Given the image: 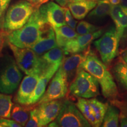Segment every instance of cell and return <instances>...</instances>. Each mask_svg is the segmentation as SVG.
Listing matches in <instances>:
<instances>
[{"label":"cell","instance_id":"obj_39","mask_svg":"<svg viewBox=\"0 0 127 127\" xmlns=\"http://www.w3.org/2000/svg\"><path fill=\"white\" fill-rule=\"evenodd\" d=\"M112 5H117L121 4V0H109Z\"/></svg>","mask_w":127,"mask_h":127},{"label":"cell","instance_id":"obj_13","mask_svg":"<svg viewBox=\"0 0 127 127\" xmlns=\"http://www.w3.org/2000/svg\"><path fill=\"white\" fill-rule=\"evenodd\" d=\"M58 47L54 30L50 25L45 24L42 28L39 38L30 48L39 56L43 55L48 51Z\"/></svg>","mask_w":127,"mask_h":127},{"label":"cell","instance_id":"obj_23","mask_svg":"<svg viewBox=\"0 0 127 127\" xmlns=\"http://www.w3.org/2000/svg\"><path fill=\"white\" fill-rule=\"evenodd\" d=\"M89 103L93 110L96 121V127H101L103 119L109 105L107 103H103L95 98L88 99Z\"/></svg>","mask_w":127,"mask_h":127},{"label":"cell","instance_id":"obj_34","mask_svg":"<svg viewBox=\"0 0 127 127\" xmlns=\"http://www.w3.org/2000/svg\"><path fill=\"white\" fill-rule=\"evenodd\" d=\"M31 3L35 8H39L41 5L47 2L50 0H25Z\"/></svg>","mask_w":127,"mask_h":127},{"label":"cell","instance_id":"obj_6","mask_svg":"<svg viewBox=\"0 0 127 127\" xmlns=\"http://www.w3.org/2000/svg\"><path fill=\"white\" fill-rule=\"evenodd\" d=\"M54 127H90L91 125L84 117L75 104L68 99L64 100L56 119L48 125Z\"/></svg>","mask_w":127,"mask_h":127},{"label":"cell","instance_id":"obj_17","mask_svg":"<svg viewBox=\"0 0 127 127\" xmlns=\"http://www.w3.org/2000/svg\"><path fill=\"white\" fill-rule=\"evenodd\" d=\"M89 51H84L80 53L73 54L71 56L63 60L61 66L67 75L68 82L74 79L75 77L78 68L86 58Z\"/></svg>","mask_w":127,"mask_h":127},{"label":"cell","instance_id":"obj_30","mask_svg":"<svg viewBox=\"0 0 127 127\" xmlns=\"http://www.w3.org/2000/svg\"><path fill=\"white\" fill-rule=\"evenodd\" d=\"M65 9V20L66 25L70 27L72 29L75 30L77 25V21L74 19L72 14L68 8H64Z\"/></svg>","mask_w":127,"mask_h":127},{"label":"cell","instance_id":"obj_22","mask_svg":"<svg viewBox=\"0 0 127 127\" xmlns=\"http://www.w3.org/2000/svg\"><path fill=\"white\" fill-rule=\"evenodd\" d=\"M53 29L55 32L57 45L61 48L64 47L68 41L78 35L75 30L67 25L60 27L53 28Z\"/></svg>","mask_w":127,"mask_h":127},{"label":"cell","instance_id":"obj_26","mask_svg":"<svg viewBox=\"0 0 127 127\" xmlns=\"http://www.w3.org/2000/svg\"><path fill=\"white\" fill-rule=\"evenodd\" d=\"M75 105L84 117L86 118L88 123L90 124L91 127H96L95 118L90 103H89L88 99L83 98H78L77 102Z\"/></svg>","mask_w":127,"mask_h":127},{"label":"cell","instance_id":"obj_21","mask_svg":"<svg viewBox=\"0 0 127 127\" xmlns=\"http://www.w3.org/2000/svg\"><path fill=\"white\" fill-rule=\"evenodd\" d=\"M112 73L120 88L127 91V63L122 57L112 67Z\"/></svg>","mask_w":127,"mask_h":127},{"label":"cell","instance_id":"obj_4","mask_svg":"<svg viewBox=\"0 0 127 127\" xmlns=\"http://www.w3.org/2000/svg\"><path fill=\"white\" fill-rule=\"evenodd\" d=\"M35 7L25 0L20 1L9 7L4 18L3 30L8 34L20 29L27 23Z\"/></svg>","mask_w":127,"mask_h":127},{"label":"cell","instance_id":"obj_12","mask_svg":"<svg viewBox=\"0 0 127 127\" xmlns=\"http://www.w3.org/2000/svg\"><path fill=\"white\" fill-rule=\"evenodd\" d=\"M103 34V30L98 31L85 35H78L75 38L66 42L63 50L64 54H77L87 50L90 44Z\"/></svg>","mask_w":127,"mask_h":127},{"label":"cell","instance_id":"obj_38","mask_svg":"<svg viewBox=\"0 0 127 127\" xmlns=\"http://www.w3.org/2000/svg\"><path fill=\"white\" fill-rule=\"evenodd\" d=\"M11 0H1V3H2V5L3 9H4V12H5L6 9H7L8 6V4L9 2H10Z\"/></svg>","mask_w":127,"mask_h":127},{"label":"cell","instance_id":"obj_8","mask_svg":"<svg viewBox=\"0 0 127 127\" xmlns=\"http://www.w3.org/2000/svg\"><path fill=\"white\" fill-rule=\"evenodd\" d=\"M119 40L115 27H112L94 41V45L99 52L101 61L109 65L118 55Z\"/></svg>","mask_w":127,"mask_h":127},{"label":"cell","instance_id":"obj_28","mask_svg":"<svg viewBox=\"0 0 127 127\" xmlns=\"http://www.w3.org/2000/svg\"><path fill=\"white\" fill-rule=\"evenodd\" d=\"M75 30L78 35H81L90 34L98 31L100 30V27L85 21H81L78 23Z\"/></svg>","mask_w":127,"mask_h":127},{"label":"cell","instance_id":"obj_7","mask_svg":"<svg viewBox=\"0 0 127 127\" xmlns=\"http://www.w3.org/2000/svg\"><path fill=\"white\" fill-rule=\"evenodd\" d=\"M8 45L13 53L17 65L26 75L33 73H40L44 71L43 65L38 55L30 48H21L8 42Z\"/></svg>","mask_w":127,"mask_h":127},{"label":"cell","instance_id":"obj_10","mask_svg":"<svg viewBox=\"0 0 127 127\" xmlns=\"http://www.w3.org/2000/svg\"><path fill=\"white\" fill-rule=\"evenodd\" d=\"M38 9L45 23L50 25L52 28L66 25L64 8L60 5L50 1L41 5Z\"/></svg>","mask_w":127,"mask_h":127},{"label":"cell","instance_id":"obj_9","mask_svg":"<svg viewBox=\"0 0 127 127\" xmlns=\"http://www.w3.org/2000/svg\"><path fill=\"white\" fill-rule=\"evenodd\" d=\"M68 84L67 75L61 65L37 104L45 101L63 99L68 93Z\"/></svg>","mask_w":127,"mask_h":127},{"label":"cell","instance_id":"obj_42","mask_svg":"<svg viewBox=\"0 0 127 127\" xmlns=\"http://www.w3.org/2000/svg\"><path fill=\"white\" fill-rule=\"evenodd\" d=\"M72 1H98L99 0H72Z\"/></svg>","mask_w":127,"mask_h":127},{"label":"cell","instance_id":"obj_25","mask_svg":"<svg viewBox=\"0 0 127 127\" xmlns=\"http://www.w3.org/2000/svg\"><path fill=\"white\" fill-rule=\"evenodd\" d=\"M120 113L118 108L111 104L105 114L101 127H119Z\"/></svg>","mask_w":127,"mask_h":127},{"label":"cell","instance_id":"obj_31","mask_svg":"<svg viewBox=\"0 0 127 127\" xmlns=\"http://www.w3.org/2000/svg\"><path fill=\"white\" fill-rule=\"evenodd\" d=\"M27 127H39V121L38 116L36 115L35 107L30 112V118L25 124Z\"/></svg>","mask_w":127,"mask_h":127},{"label":"cell","instance_id":"obj_3","mask_svg":"<svg viewBox=\"0 0 127 127\" xmlns=\"http://www.w3.org/2000/svg\"><path fill=\"white\" fill-rule=\"evenodd\" d=\"M23 74L11 55L0 57V93L11 94L17 90Z\"/></svg>","mask_w":127,"mask_h":127},{"label":"cell","instance_id":"obj_5","mask_svg":"<svg viewBox=\"0 0 127 127\" xmlns=\"http://www.w3.org/2000/svg\"><path fill=\"white\" fill-rule=\"evenodd\" d=\"M99 84L90 73L78 68L75 77L69 85L71 94L78 98L86 99L95 98L99 95Z\"/></svg>","mask_w":127,"mask_h":127},{"label":"cell","instance_id":"obj_33","mask_svg":"<svg viewBox=\"0 0 127 127\" xmlns=\"http://www.w3.org/2000/svg\"><path fill=\"white\" fill-rule=\"evenodd\" d=\"M8 34L5 31H0V55L2 51L3 47H4L5 41V36Z\"/></svg>","mask_w":127,"mask_h":127},{"label":"cell","instance_id":"obj_2","mask_svg":"<svg viewBox=\"0 0 127 127\" xmlns=\"http://www.w3.org/2000/svg\"><path fill=\"white\" fill-rule=\"evenodd\" d=\"M45 24L38 8H35L27 23L20 29L7 35L8 41L17 47L30 48L39 39Z\"/></svg>","mask_w":127,"mask_h":127},{"label":"cell","instance_id":"obj_20","mask_svg":"<svg viewBox=\"0 0 127 127\" xmlns=\"http://www.w3.org/2000/svg\"><path fill=\"white\" fill-rule=\"evenodd\" d=\"M64 52L63 48L57 47L48 51L40 56L44 71L53 65L62 63L64 60Z\"/></svg>","mask_w":127,"mask_h":127},{"label":"cell","instance_id":"obj_16","mask_svg":"<svg viewBox=\"0 0 127 127\" xmlns=\"http://www.w3.org/2000/svg\"><path fill=\"white\" fill-rule=\"evenodd\" d=\"M109 15L114 22L117 36L121 41L127 34V7L121 4L112 5Z\"/></svg>","mask_w":127,"mask_h":127},{"label":"cell","instance_id":"obj_43","mask_svg":"<svg viewBox=\"0 0 127 127\" xmlns=\"http://www.w3.org/2000/svg\"></svg>","mask_w":127,"mask_h":127},{"label":"cell","instance_id":"obj_18","mask_svg":"<svg viewBox=\"0 0 127 127\" xmlns=\"http://www.w3.org/2000/svg\"><path fill=\"white\" fill-rule=\"evenodd\" d=\"M97 1H71L67 4L68 8L73 17L78 20L85 18L92 9L95 8Z\"/></svg>","mask_w":127,"mask_h":127},{"label":"cell","instance_id":"obj_37","mask_svg":"<svg viewBox=\"0 0 127 127\" xmlns=\"http://www.w3.org/2000/svg\"><path fill=\"white\" fill-rule=\"evenodd\" d=\"M71 1L72 0H56V1L58 2V4L64 7H65L66 5Z\"/></svg>","mask_w":127,"mask_h":127},{"label":"cell","instance_id":"obj_24","mask_svg":"<svg viewBox=\"0 0 127 127\" xmlns=\"http://www.w3.org/2000/svg\"><path fill=\"white\" fill-rule=\"evenodd\" d=\"M112 5L109 0H99L97 2L96 5L92 9L88 14L89 19L98 20L103 19L109 15Z\"/></svg>","mask_w":127,"mask_h":127},{"label":"cell","instance_id":"obj_15","mask_svg":"<svg viewBox=\"0 0 127 127\" xmlns=\"http://www.w3.org/2000/svg\"><path fill=\"white\" fill-rule=\"evenodd\" d=\"M63 63V62H62ZM61 64L53 65L45 69L39 76L38 81L36 84L32 94L30 98L28 105H35L36 104L45 92L46 87L50 80L55 75Z\"/></svg>","mask_w":127,"mask_h":127},{"label":"cell","instance_id":"obj_1","mask_svg":"<svg viewBox=\"0 0 127 127\" xmlns=\"http://www.w3.org/2000/svg\"><path fill=\"white\" fill-rule=\"evenodd\" d=\"M79 68L90 73L97 79L105 98L109 100L118 98V90L113 75L107 65L95 54L89 51L85 60L82 62Z\"/></svg>","mask_w":127,"mask_h":127},{"label":"cell","instance_id":"obj_36","mask_svg":"<svg viewBox=\"0 0 127 127\" xmlns=\"http://www.w3.org/2000/svg\"><path fill=\"white\" fill-rule=\"evenodd\" d=\"M120 127H127V117L123 114L120 113Z\"/></svg>","mask_w":127,"mask_h":127},{"label":"cell","instance_id":"obj_14","mask_svg":"<svg viewBox=\"0 0 127 127\" xmlns=\"http://www.w3.org/2000/svg\"><path fill=\"white\" fill-rule=\"evenodd\" d=\"M40 73H33L27 75L22 81L18 91L16 95L15 101L22 105H28L30 98L35 88L40 76Z\"/></svg>","mask_w":127,"mask_h":127},{"label":"cell","instance_id":"obj_11","mask_svg":"<svg viewBox=\"0 0 127 127\" xmlns=\"http://www.w3.org/2000/svg\"><path fill=\"white\" fill-rule=\"evenodd\" d=\"M63 101L60 99L45 101L37 104L35 107L40 127L48 126L54 121L59 114Z\"/></svg>","mask_w":127,"mask_h":127},{"label":"cell","instance_id":"obj_41","mask_svg":"<svg viewBox=\"0 0 127 127\" xmlns=\"http://www.w3.org/2000/svg\"><path fill=\"white\" fill-rule=\"evenodd\" d=\"M122 5L127 7V0H121V4Z\"/></svg>","mask_w":127,"mask_h":127},{"label":"cell","instance_id":"obj_35","mask_svg":"<svg viewBox=\"0 0 127 127\" xmlns=\"http://www.w3.org/2000/svg\"><path fill=\"white\" fill-rule=\"evenodd\" d=\"M4 14L5 12L3 9L2 3L0 0V29H2L3 28V24H4Z\"/></svg>","mask_w":127,"mask_h":127},{"label":"cell","instance_id":"obj_40","mask_svg":"<svg viewBox=\"0 0 127 127\" xmlns=\"http://www.w3.org/2000/svg\"><path fill=\"white\" fill-rule=\"evenodd\" d=\"M122 58L125 62L127 63V48L124 50L123 53H122Z\"/></svg>","mask_w":127,"mask_h":127},{"label":"cell","instance_id":"obj_29","mask_svg":"<svg viewBox=\"0 0 127 127\" xmlns=\"http://www.w3.org/2000/svg\"><path fill=\"white\" fill-rule=\"evenodd\" d=\"M111 104L118 108L120 113L127 117V101H120L117 99L110 100Z\"/></svg>","mask_w":127,"mask_h":127},{"label":"cell","instance_id":"obj_32","mask_svg":"<svg viewBox=\"0 0 127 127\" xmlns=\"http://www.w3.org/2000/svg\"><path fill=\"white\" fill-rule=\"evenodd\" d=\"M21 125L14 120L0 117V127H21Z\"/></svg>","mask_w":127,"mask_h":127},{"label":"cell","instance_id":"obj_27","mask_svg":"<svg viewBox=\"0 0 127 127\" xmlns=\"http://www.w3.org/2000/svg\"><path fill=\"white\" fill-rule=\"evenodd\" d=\"M13 105L11 95L0 93V117L10 118Z\"/></svg>","mask_w":127,"mask_h":127},{"label":"cell","instance_id":"obj_19","mask_svg":"<svg viewBox=\"0 0 127 127\" xmlns=\"http://www.w3.org/2000/svg\"><path fill=\"white\" fill-rule=\"evenodd\" d=\"M22 105L18 103L13 105L11 113V118L21 127H25L30 118V112L34 108V105Z\"/></svg>","mask_w":127,"mask_h":127}]
</instances>
